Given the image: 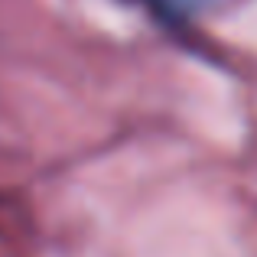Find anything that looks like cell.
Segmentation results:
<instances>
[{"instance_id":"6da1fadb","label":"cell","mask_w":257,"mask_h":257,"mask_svg":"<svg viewBox=\"0 0 257 257\" xmlns=\"http://www.w3.org/2000/svg\"><path fill=\"white\" fill-rule=\"evenodd\" d=\"M157 4H160V10L170 13V17H189V13L202 10L208 0H157Z\"/></svg>"}]
</instances>
